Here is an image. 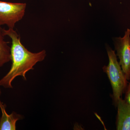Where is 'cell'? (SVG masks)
<instances>
[{
    "label": "cell",
    "instance_id": "cell-6",
    "mask_svg": "<svg viewBox=\"0 0 130 130\" xmlns=\"http://www.w3.org/2000/svg\"><path fill=\"white\" fill-rule=\"evenodd\" d=\"M6 106L0 100V108L2 115L0 117V130H15L16 123L23 119V116L14 111L8 114L6 111Z\"/></svg>",
    "mask_w": 130,
    "mask_h": 130
},
{
    "label": "cell",
    "instance_id": "cell-8",
    "mask_svg": "<svg viewBox=\"0 0 130 130\" xmlns=\"http://www.w3.org/2000/svg\"><path fill=\"white\" fill-rule=\"evenodd\" d=\"M125 94L124 100L130 104V83L128 84Z\"/></svg>",
    "mask_w": 130,
    "mask_h": 130
},
{
    "label": "cell",
    "instance_id": "cell-2",
    "mask_svg": "<svg viewBox=\"0 0 130 130\" xmlns=\"http://www.w3.org/2000/svg\"><path fill=\"white\" fill-rule=\"evenodd\" d=\"M106 48L109 63L107 66H104L103 69L110 81L112 89L113 101L116 107L119 100L125 93L128 85V80L118 61L115 51L107 44Z\"/></svg>",
    "mask_w": 130,
    "mask_h": 130
},
{
    "label": "cell",
    "instance_id": "cell-4",
    "mask_svg": "<svg viewBox=\"0 0 130 130\" xmlns=\"http://www.w3.org/2000/svg\"><path fill=\"white\" fill-rule=\"evenodd\" d=\"M117 56L127 80L130 79V29H127L123 37L113 39Z\"/></svg>",
    "mask_w": 130,
    "mask_h": 130
},
{
    "label": "cell",
    "instance_id": "cell-1",
    "mask_svg": "<svg viewBox=\"0 0 130 130\" xmlns=\"http://www.w3.org/2000/svg\"><path fill=\"white\" fill-rule=\"evenodd\" d=\"M5 36L9 37L12 40L11 47V67L5 76L0 79V86L5 88H12V83L16 77L21 76L26 80V73L34 69L33 67L39 62L44 60L46 56L45 50L37 53L28 51L21 43V38L14 29H3Z\"/></svg>",
    "mask_w": 130,
    "mask_h": 130
},
{
    "label": "cell",
    "instance_id": "cell-5",
    "mask_svg": "<svg viewBox=\"0 0 130 130\" xmlns=\"http://www.w3.org/2000/svg\"><path fill=\"white\" fill-rule=\"evenodd\" d=\"M116 107L118 108L116 130H130V104L121 98Z\"/></svg>",
    "mask_w": 130,
    "mask_h": 130
},
{
    "label": "cell",
    "instance_id": "cell-3",
    "mask_svg": "<svg viewBox=\"0 0 130 130\" xmlns=\"http://www.w3.org/2000/svg\"><path fill=\"white\" fill-rule=\"evenodd\" d=\"M25 3H14L0 1V26L7 25L14 29L17 22L21 20L25 13Z\"/></svg>",
    "mask_w": 130,
    "mask_h": 130
},
{
    "label": "cell",
    "instance_id": "cell-7",
    "mask_svg": "<svg viewBox=\"0 0 130 130\" xmlns=\"http://www.w3.org/2000/svg\"><path fill=\"white\" fill-rule=\"evenodd\" d=\"M3 30L0 26V68L11 61V47L5 41Z\"/></svg>",
    "mask_w": 130,
    "mask_h": 130
},
{
    "label": "cell",
    "instance_id": "cell-9",
    "mask_svg": "<svg viewBox=\"0 0 130 130\" xmlns=\"http://www.w3.org/2000/svg\"><path fill=\"white\" fill-rule=\"evenodd\" d=\"M2 94L1 90V89H0V95H1Z\"/></svg>",
    "mask_w": 130,
    "mask_h": 130
}]
</instances>
